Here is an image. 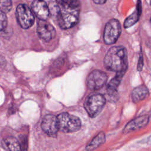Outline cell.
I'll return each mask as SVG.
<instances>
[{
  "label": "cell",
  "instance_id": "obj_1",
  "mask_svg": "<svg viewBox=\"0 0 151 151\" xmlns=\"http://www.w3.org/2000/svg\"><path fill=\"white\" fill-rule=\"evenodd\" d=\"M127 52L122 46H114L107 51L104 59L106 69L116 73L125 71L127 66Z\"/></svg>",
  "mask_w": 151,
  "mask_h": 151
},
{
  "label": "cell",
  "instance_id": "obj_2",
  "mask_svg": "<svg viewBox=\"0 0 151 151\" xmlns=\"http://www.w3.org/2000/svg\"><path fill=\"white\" fill-rule=\"evenodd\" d=\"M79 18V7L62 6L57 5L56 18L59 27L62 29H68L74 27Z\"/></svg>",
  "mask_w": 151,
  "mask_h": 151
},
{
  "label": "cell",
  "instance_id": "obj_3",
  "mask_svg": "<svg viewBox=\"0 0 151 151\" xmlns=\"http://www.w3.org/2000/svg\"><path fill=\"white\" fill-rule=\"evenodd\" d=\"M58 129L64 133H71L78 131L81 125L80 119L67 113L60 114L57 117Z\"/></svg>",
  "mask_w": 151,
  "mask_h": 151
},
{
  "label": "cell",
  "instance_id": "obj_4",
  "mask_svg": "<svg viewBox=\"0 0 151 151\" xmlns=\"http://www.w3.org/2000/svg\"><path fill=\"white\" fill-rule=\"evenodd\" d=\"M105 97L99 94L89 96L84 102V109L91 117L97 116L102 110L106 103Z\"/></svg>",
  "mask_w": 151,
  "mask_h": 151
},
{
  "label": "cell",
  "instance_id": "obj_5",
  "mask_svg": "<svg viewBox=\"0 0 151 151\" xmlns=\"http://www.w3.org/2000/svg\"><path fill=\"white\" fill-rule=\"evenodd\" d=\"M16 18L20 27L28 29L32 26L35 21L34 14L27 5L19 4L16 9Z\"/></svg>",
  "mask_w": 151,
  "mask_h": 151
},
{
  "label": "cell",
  "instance_id": "obj_6",
  "mask_svg": "<svg viewBox=\"0 0 151 151\" xmlns=\"http://www.w3.org/2000/svg\"><path fill=\"white\" fill-rule=\"evenodd\" d=\"M121 32V25L120 22L116 19H110L106 24L103 40L107 45L113 44L117 41Z\"/></svg>",
  "mask_w": 151,
  "mask_h": 151
},
{
  "label": "cell",
  "instance_id": "obj_7",
  "mask_svg": "<svg viewBox=\"0 0 151 151\" xmlns=\"http://www.w3.org/2000/svg\"><path fill=\"white\" fill-rule=\"evenodd\" d=\"M107 80V76L104 72L94 70L87 77V86L91 90H97L105 84Z\"/></svg>",
  "mask_w": 151,
  "mask_h": 151
},
{
  "label": "cell",
  "instance_id": "obj_8",
  "mask_svg": "<svg viewBox=\"0 0 151 151\" xmlns=\"http://www.w3.org/2000/svg\"><path fill=\"white\" fill-rule=\"evenodd\" d=\"M37 32L39 37L46 42L52 40L56 35L54 27L46 20H39Z\"/></svg>",
  "mask_w": 151,
  "mask_h": 151
},
{
  "label": "cell",
  "instance_id": "obj_9",
  "mask_svg": "<svg viewBox=\"0 0 151 151\" xmlns=\"http://www.w3.org/2000/svg\"><path fill=\"white\" fill-rule=\"evenodd\" d=\"M41 128L45 133L50 136H54L59 130L57 117L52 114H47L42 119Z\"/></svg>",
  "mask_w": 151,
  "mask_h": 151
},
{
  "label": "cell",
  "instance_id": "obj_10",
  "mask_svg": "<svg viewBox=\"0 0 151 151\" xmlns=\"http://www.w3.org/2000/svg\"><path fill=\"white\" fill-rule=\"evenodd\" d=\"M34 14L41 20H47L50 15V8L44 0H35L31 5Z\"/></svg>",
  "mask_w": 151,
  "mask_h": 151
},
{
  "label": "cell",
  "instance_id": "obj_11",
  "mask_svg": "<svg viewBox=\"0 0 151 151\" xmlns=\"http://www.w3.org/2000/svg\"><path fill=\"white\" fill-rule=\"evenodd\" d=\"M149 120V117L148 115H143L135 118L132 121L129 122L126 126L124 127L123 133L127 134L137 130H139L144 127H145Z\"/></svg>",
  "mask_w": 151,
  "mask_h": 151
},
{
  "label": "cell",
  "instance_id": "obj_12",
  "mask_svg": "<svg viewBox=\"0 0 151 151\" xmlns=\"http://www.w3.org/2000/svg\"><path fill=\"white\" fill-rule=\"evenodd\" d=\"M124 73L125 71L117 73L116 76L108 84L107 86V91L110 99L116 100V98L118 97L117 88L119 86Z\"/></svg>",
  "mask_w": 151,
  "mask_h": 151
},
{
  "label": "cell",
  "instance_id": "obj_13",
  "mask_svg": "<svg viewBox=\"0 0 151 151\" xmlns=\"http://www.w3.org/2000/svg\"><path fill=\"white\" fill-rule=\"evenodd\" d=\"M5 151H22L19 140L12 136L5 138L2 142Z\"/></svg>",
  "mask_w": 151,
  "mask_h": 151
},
{
  "label": "cell",
  "instance_id": "obj_14",
  "mask_svg": "<svg viewBox=\"0 0 151 151\" xmlns=\"http://www.w3.org/2000/svg\"><path fill=\"white\" fill-rule=\"evenodd\" d=\"M149 96V90L144 85H140L133 89L132 93V99L133 102L137 103L143 100Z\"/></svg>",
  "mask_w": 151,
  "mask_h": 151
},
{
  "label": "cell",
  "instance_id": "obj_15",
  "mask_svg": "<svg viewBox=\"0 0 151 151\" xmlns=\"http://www.w3.org/2000/svg\"><path fill=\"white\" fill-rule=\"evenodd\" d=\"M106 141V135L103 132H99L86 147V151H93L102 145Z\"/></svg>",
  "mask_w": 151,
  "mask_h": 151
},
{
  "label": "cell",
  "instance_id": "obj_16",
  "mask_svg": "<svg viewBox=\"0 0 151 151\" xmlns=\"http://www.w3.org/2000/svg\"><path fill=\"white\" fill-rule=\"evenodd\" d=\"M140 8H137L132 15L126 18L124 23V28H127L129 27H131L134 24H135L139 19L140 15Z\"/></svg>",
  "mask_w": 151,
  "mask_h": 151
},
{
  "label": "cell",
  "instance_id": "obj_17",
  "mask_svg": "<svg viewBox=\"0 0 151 151\" xmlns=\"http://www.w3.org/2000/svg\"><path fill=\"white\" fill-rule=\"evenodd\" d=\"M58 6L79 7V0H55Z\"/></svg>",
  "mask_w": 151,
  "mask_h": 151
},
{
  "label": "cell",
  "instance_id": "obj_18",
  "mask_svg": "<svg viewBox=\"0 0 151 151\" xmlns=\"http://www.w3.org/2000/svg\"><path fill=\"white\" fill-rule=\"evenodd\" d=\"M12 7L11 0H0V11L5 14L9 12Z\"/></svg>",
  "mask_w": 151,
  "mask_h": 151
},
{
  "label": "cell",
  "instance_id": "obj_19",
  "mask_svg": "<svg viewBox=\"0 0 151 151\" xmlns=\"http://www.w3.org/2000/svg\"><path fill=\"white\" fill-rule=\"evenodd\" d=\"M8 19L6 14L0 11V31H4L7 27Z\"/></svg>",
  "mask_w": 151,
  "mask_h": 151
},
{
  "label": "cell",
  "instance_id": "obj_20",
  "mask_svg": "<svg viewBox=\"0 0 151 151\" xmlns=\"http://www.w3.org/2000/svg\"><path fill=\"white\" fill-rule=\"evenodd\" d=\"M20 145L21 147V150L22 151H27V147H28V144H27V137L24 136H22L20 137Z\"/></svg>",
  "mask_w": 151,
  "mask_h": 151
},
{
  "label": "cell",
  "instance_id": "obj_21",
  "mask_svg": "<svg viewBox=\"0 0 151 151\" xmlns=\"http://www.w3.org/2000/svg\"><path fill=\"white\" fill-rule=\"evenodd\" d=\"M143 65V58L142 57L140 56L139 60V63H138V65H137V70L139 71H140L142 69Z\"/></svg>",
  "mask_w": 151,
  "mask_h": 151
},
{
  "label": "cell",
  "instance_id": "obj_22",
  "mask_svg": "<svg viewBox=\"0 0 151 151\" xmlns=\"http://www.w3.org/2000/svg\"><path fill=\"white\" fill-rule=\"evenodd\" d=\"M95 4H103L106 2V0H92Z\"/></svg>",
  "mask_w": 151,
  "mask_h": 151
},
{
  "label": "cell",
  "instance_id": "obj_23",
  "mask_svg": "<svg viewBox=\"0 0 151 151\" xmlns=\"http://www.w3.org/2000/svg\"><path fill=\"white\" fill-rule=\"evenodd\" d=\"M150 5H151V1H150Z\"/></svg>",
  "mask_w": 151,
  "mask_h": 151
},
{
  "label": "cell",
  "instance_id": "obj_24",
  "mask_svg": "<svg viewBox=\"0 0 151 151\" xmlns=\"http://www.w3.org/2000/svg\"><path fill=\"white\" fill-rule=\"evenodd\" d=\"M150 22H151V18H150Z\"/></svg>",
  "mask_w": 151,
  "mask_h": 151
}]
</instances>
